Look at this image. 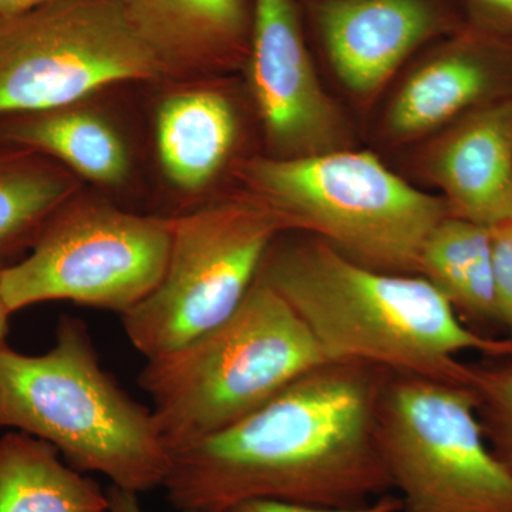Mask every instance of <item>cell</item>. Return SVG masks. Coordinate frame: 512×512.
I'll return each instance as SVG.
<instances>
[{"mask_svg": "<svg viewBox=\"0 0 512 512\" xmlns=\"http://www.w3.org/2000/svg\"><path fill=\"white\" fill-rule=\"evenodd\" d=\"M389 370L323 363L228 429L171 454L163 487L177 510L249 500L349 508L389 493L376 439Z\"/></svg>", "mask_w": 512, "mask_h": 512, "instance_id": "6da1fadb", "label": "cell"}, {"mask_svg": "<svg viewBox=\"0 0 512 512\" xmlns=\"http://www.w3.org/2000/svg\"><path fill=\"white\" fill-rule=\"evenodd\" d=\"M258 278L311 330L328 362L365 363L392 373L470 387L468 350L512 356L507 340L474 332L421 275L386 274L346 258L312 235H281Z\"/></svg>", "mask_w": 512, "mask_h": 512, "instance_id": "7a4b0ae2", "label": "cell"}, {"mask_svg": "<svg viewBox=\"0 0 512 512\" xmlns=\"http://www.w3.org/2000/svg\"><path fill=\"white\" fill-rule=\"evenodd\" d=\"M0 429L46 441L74 470L137 495L163 487L170 471L153 412L100 366L87 326L70 316L43 355L0 350Z\"/></svg>", "mask_w": 512, "mask_h": 512, "instance_id": "3957f363", "label": "cell"}, {"mask_svg": "<svg viewBox=\"0 0 512 512\" xmlns=\"http://www.w3.org/2000/svg\"><path fill=\"white\" fill-rule=\"evenodd\" d=\"M323 363L328 359L301 316L256 278L227 320L147 359L138 383L173 454L238 423Z\"/></svg>", "mask_w": 512, "mask_h": 512, "instance_id": "277c9868", "label": "cell"}, {"mask_svg": "<svg viewBox=\"0 0 512 512\" xmlns=\"http://www.w3.org/2000/svg\"><path fill=\"white\" fill-rule=\"evenodd\" d=\"M259 200L288 231L312 235L357 264L420 275L431 232L450 214L366 151L256 158L244 168Z\"/></svg>", "mask_w": 512, "mask_h": 512, "instance_id": "5b68a950", "label": "cell"}, {"mask_svg": "<svg viewBox=\"0 0 512 512\" xmlns=\"http://www.w3.org/2000/svg\"><path fill=\"white\" fill-rule=\"evenodd\" d=\"M376 439L402 512H512V474L485 439L471 387L389 372Z\"/></svg>", "mask_w": 512, "mask_h": 512, "instance_id": "8992f818", "label": "cell"}, {"mask_svg": "<svg viewBox=\"0 0 512 512\" xmlns=\"http://www.w3.org/2000/svg\"><path fill=\"white\" fill-rule=\"evenodd\" d=\"M286 231L254 194L174 217L160 284L121 315L131 345L151 359L217 328L237 311L269 248Z\"/></svg>", "mask_w": 512, "mask_h": 512, "instance_id": "52a82bcc", "label": "cell"}, {"mask_svg": "<svg viewBox=\"0 0 512 512\" xmlns=\"http://www.w3.org/2000/svg\"><path fill=\"white\" fill-rule=\"evenodd\" d=\"M174 217L120 210L76 198L50 218L29 255L0 271L10 313L70 301L120 315L143 302L163 278Z\"/></svg>", "mask_w": 512, "mask_h": 512, "instance_id": "ba28073f", "label": "cell"}, {"mask_svg": "<svg viewBox=\"0 0 512 512\" xmlns=\"http://www.w3.org/2000/svg\"><path fill=\"white\" fill-rule=\"evenodd\" d=\"M168 76L117 0H49L0 16V119Z\"/></svg>", "mask_w": 512, "mask_h": 512, "instance_id": "9c48e42d", "label": "cell"}, {"mask_svg": "<svg viewBox=\"0 0 512 512\" xmlns=\"http://www.w3.org/2000/svg\"><path fill=\"white\" fill-rule=\"evenodd\" d=\"M249 73L278 157L339 150L342 120L320 86L293 0H252Z\"/></svg>", "mask_w": 512, "mask_h": 512, "instance_id": "30bf717a", "label": "cell"}, {"mask_svg": "<svg viewBox=\"0 0 512 512\" xmlns=\"http://www.w3.org/2000/svg\"><path fill=\"white\" fill-rule=\"evenodd\" d=\"M315 12L333 70L359 96L379 92L446 22L434 0H320Z\"/></svg>", "mask_w": 512, "mask_h": 512, "instance_id": "8fae6325", "label": "cell"}, {"mask_svg": "<svg viewBox=\"0 0 512 512\" xmlns=\"http://www.w3.org/2000/svg\"><path fill=\"white\" fill-rule=\"evenodd\" d=\"M168 76L214 70L249 52L247 0H117Z\"/></svg>", "mask_w": 512, "mask_h": 512, "instance_id": "7c38bea8", "label": "cell"}, {"mask_svg": "<svg viewBox=\"0 0 512 512\" xmlns=\"http://www.w3.org/2000/svg\"><path fill=\"white\" fill-rule=\"evenodd\" d=\"M450 214L490 229L512 224V103L481 111L434 153Z\"/></svg>", "mask_w": 512, "mask_h": 512, "instance_id": "4fadbf2b", "label": "cell"}, {"mask_svg": "<svg viewBox=\"0 0 512 512\" xmlns=\"http://www.w3.org/2000/svg\"><path fill=\"white\" fill-rule=\"evenodd\" d=\"M237 116L220 92L171 94L157 113V151L165 177L180 190L207 187L227 163L237 138Z\"/></svg>", "mask_w": 512, "mask_h": 512, "instance_id": "5bb4252c", "label": "cell"}, {"mask_svg": "<svg viewBox=\"0 0 512 512\" xmlns=\"http://www.w3.org/2000/svg\"><path fill=\"white\" fill-rule=\"evenodd\" d=\"M0 144L45 154L74 175L104 187L124 184L130 174V156L119 131L79 104L3 117Z\"/></svg>", "mask_w": 512, "mask_h": 512, "instance_id": "9a60e30c", "label": "cell"}, {"mask_svg": "<svg viewBox=\"0 0 512 512\" xmlns=\"http://www.w3.org/2000/svg\"><path fill=\"white\" fill-rule=\"evenodd\" d=\"M0 512H109V498L55 447L15 430L0 437Z\"/></svg>", "mask_w": 512, "mask_h": 512, "instance_id": "2e32d148", "label": "cell"}, {"mask_svg": "<svg viewBox=\"0 0 512 512\" xmlns=\"http://www.w3.org/2000/svg\"><path fill=\"white\" fill-rule=\"evenodd\" d=\"M76 181L45 154L0 144V271L32 249L50 218L76 195Z\"/></svg>", "mask_w": 512, "mask_h": 512, "instance_id": "e0dca14e", "label": "cell"}, {"mask_svg": "<svg viewBox=\"0 0 512 512\" xmlns=\"http://www.w3.org/2000/svg\"><path fill=\"white\" fill-rule=\"evenodd\" d=\"M420 275L446 296L458 318L498 323L493 229L448 215L427 239Z\"/></svg>", "mask_w": 512, "mask_h": 512, "instance_id": "ac0fdd59", "label": "cell"}, {"mask_svg": "<svg viewBox=\"0 0 512 512\" xmlns=\"http://www.w3.org/2000/svg\"><path fill=\"white\" fill-rule=\"evenodd\" d=\"M490 84V66L476 50L451 47L423 64L403 84L387 124L397 137L426 133L467 109Z\"/></svg>", "mask_w": 512, "mask_h": 512, "instance_id": "d6986e66", "label": "cell"}, {"mask_svg": "<svg viewBox=\"0 0 512 512\" xmlns=\"http://www.w3.org/2000/svg\"><path fill=\"white\" fill-rule=\"evenodd\" d=\"M470 387L485 439L512 474V366L473 367Z\"/></svg>", "mask_w": 512, "mask_h": 512, "instance_id": "ffe728a7", "label": "cell"}, {"mask_svg": "<svg viewBox=\"0 0 512 512\" xmlns=\"http://www.w3.org/2000/svg\"><path fill=\"white\" fill-rule=\"evenodd\" d=\"M493 247L497 320L512 348V224L493 229Z\"/></svg>", "mask_w": 512, "mask_h": 512, "instance_id": "44dd1931", "label": "cell"}, {"mask_svg": "<svg viewBox=\"0 0 512 512\" xmlns=\"http://www.w3.org/2000/svg\"><path fill=\"white\" fill-rule=\"evenodd\" d=\"M400 497L383 494L370 503L349 508L316 507V505L288 503L279 500H249L229 508L227 512H402Z\"/></svg>", "mask_w": 512, "mask_h": 512, "instance_id": "7402d4cb", "label": "cell"}, {"mask_svg": "<svg viewBox=\"0 0 512 512\" xmlns=\"http://www.w3.org/2000/svg\"><path fill=\"white\" fill-rule=\"evenodd\" d=\"M487 25L512 33V0H468Z\"/></svg>", "mask_w": 512, "mask_h": 512, "instance_id": "603a6c76", "label": "cell"}, {"mask_svg": "<svg viewBox=\"0 0 512 512\" xmlns=\"http://www.w3.org/2000/svg\"><path fill=\"white\" fill-rule=\"evenodd\" d=\"M109 498V512H144L138 503L137 494L111 485L106 491Z\"/></svg>", "mask_w": 512, "mask_h": 512, "instance_id": "cb8c5ba5", "label": "cell"}, {"mask_svg": "<svg viewBox=\"0 0 512 512\" xmlns=\"http://www.w3.org/2000/svg\"><path fill=\"white\" fill-rule=\"evenodd\" d=\"M49 0H0V16L16 15L36 8Z\"/></svg>", "mask_w": 512, "mask_h": 512, "instance_id": "d4e9b609", "label": "cell"}, {"mask_svg": "<svg viewBox=\"0 0 512 512\" xmlns=\"http://www.w3.org/2000/svg\"><path fill=\"white\" fill-rule=\"evenodd\" d=\"M12 313L6 308L5 301H3L2 292H0V350L6 348L8 345L9 336V319Z\"/></svg>", "mask_w": 512, "mask_h": 512, "instance_id": "484cf974", "label": "cell"}, {"mask_svg": "<svg viewBox=\"0 0 512 512\" xmlns=\"http://www.w3.org/2000/svg\"><path fill=\"white\" fill-rule=\"evenodd\" d=\"M183 512H214V511H183ZM227 512V511H224Z\"/></svg>", "mask_w": 512, "mask_h": 512, "instance_id": "4316f807", "label": "cell"}]
</instances>
